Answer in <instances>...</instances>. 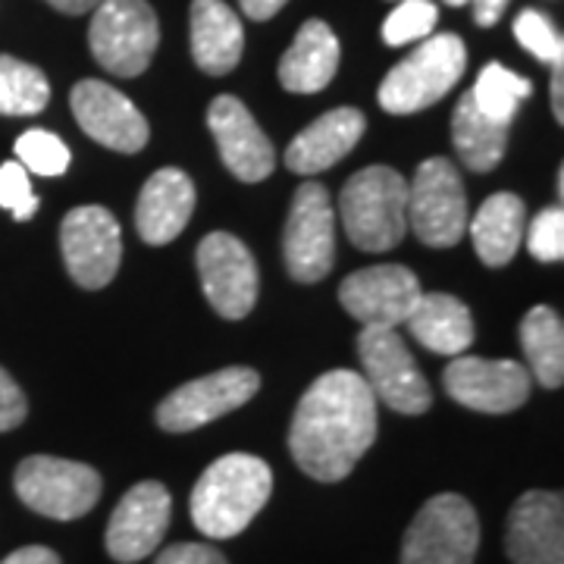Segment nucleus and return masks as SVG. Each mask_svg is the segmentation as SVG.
Segmentation results:
<instances>
[{"label":"nucleus","mask_w":564,"mask_h":564,"mask_svg":"<svg viewBox=\"0 0 564 564\" xmlns=\"http://www.w3.org/2000/svg\"><path fill=\"white\" fill-rule=\"evenodd\" d=\"M377 395L355 370L317 377L295 408L289 452L307 477L339 484L377 440Z\"/></svg>","instance_id":"nucleus-1"},{"label":"nucleus","mask_w":564,"mask_h":564,"mask_svg":"<svg viewBox=\"0 0 564 564\" xmlns=\"http://www.w3.org/2000/svg\"><path fill=\"white\" fill-rule=\"evenodd\" d=\"M273 492L270 464L232 452L210 464L192 489V524L207 540H232L251 524Z\"/></svg>","instance_id":"nucleus-2"},{"label":"nucleus","mask_w":564,"mask_h":564,"mask_svg":"<svg viewBox=\"0 0 564 564\" xmlns=\"http://www.w3.org/2000/svg\"><path fill=\"white\" fill-rule=\"evenodd\" d=\"M339 217L355 248L392 251L408 232V182L392 166H367L345 182Z\"/></svg>","instance_id":"nucleus-3"},{"label":"nucleus","mask_w":564,"mask_h":564,"mask_svg":"<svg viewBox=\"0 0 564 564\" xmlns=\"http://www.w3.org/2000/svg\"><path fill=\"white\" fill-rule=\"evenodd\" d=\"M467 69V47L458 35H426V39L389 69L380 85V107L392 117H411L440 104L462 82Z\"/></svg>","instance_id":"nucleus-4"},{"label":"nucleus","mask_w":564,"mask_h":564,"mask_svg":"<svg viewBox=\"0 0 564 564\" xmlns=\"http://www.w3.org/2000/svg\"><path fill=\"white\" fill-rule=\"evenodd\" d=\"M161 41L158 13L148 0H101L95 7L88 44L95 61L120 79L141 76Z\"/></svg>","instance_id":"nucleus-5"},{"label":"nucleus","mask_w":564,"mask_h":564,"mask_svg":"<svg viewBox=\"0 0 564 564\" xmlns=\"http://www.w3.org/2000/svg\"><path fill=\"white\" fill-rule=\"evenodd\" d=\"M480 549V521L474 505L455 492H440L408 527L402 564H474Z\"/></svg>","instance_id":"nucleus-6"},{"label":"nucleus","mask_w":564,"mask_h":564,"mask_svg":"<svg viewBox=\"0 0 564 564\" xmlns=\"http://www.w3.org/2000/svg\"><path fill=\"white\" fill-rule=\"evenodd\" d=\"M17 496L25 508L51 521L85 518L101 499V474L82 462L32 455L17 467Z\"/></svg>","instance_id":"nucleus-7"},{"label":"nucleus","mask_w":564,"mask_h":564,"mask_svg":"<svg viewBox=\"0 0 564 564\" xmlns=\"http://www.w3.org/2000/svg\"><path fill=\"white\" fill-rule=\"evenodd\" d=\"M408 229L430 248H455L467 232V192L458 166L430 158L408 185Z\"/></svg>","instance_id":"nucleus-8"},{"label":"nucleus","mask_w":564,"mask_h":564,"mask_svg":"<svg viewBox=\"0 0 564 564\" xmlns=\"http://www.w3.org/2000/svg\"><path fill=\"white\" fill-rule=\"evenodd\" d=\"M358 358L364 364L361 377L367 380V386L392 411L417 417L433 404L430 383L395 329L364 326L358 336Z\"/></svg>","instance_id":"nucleus-9"},{"label":"nucleus","mask_w":564,"mask_h":564,"mask_svg":"<svg viewBox=\"0 0 564 564\" xmlns=\"http://www.w3.org/2000/svg\"><path fill=\"white\" fill-rule=\"evenodd\" d=\"M282 254L295 282H321L336 261V214L321 182H304L282 229Z\"/></svg>","instance_id":"nucleus-10"},{"label":"nucleus","mask_w":564,"mask_h":564,"mask_svg":"<svg viewBox=\"0 0 564 564\" xmlns=\"http://www.w3.org/2000/svg\"><path fill=\"white\" fill-rule=\"evenodd\" d=\"M261 389V377L251 367H226L202 380L182 383L158 404V423L166 433H192L239 411Z\"/></svg>","instance_id":"nucleus-11"},{"label":"nucleus","mask_w":564,"mask_h":564,"mask_svg":"<svg viewBox=\"0 0 564 564\" xmlns=\"http://www.w3.org/2000/svg\"><path fill=\"white\" fill-rule=\"evenodd\" d=\"M61 251L69 276L79 282L82 289H104L113 282L120 270V223L107 207H98V204L73 207L63 217Z\"/></svg>","instance_id":"nucleus-12"},{"label":"nucleus","mask_w":564,"mask_h":564,"mask_svg":"<svg viewBox=\"0 0 564 564\" xmlns=\"http://www.w3.org/2000/svg\"><path fill=\"white\" fill-rule=\"evenodd\" d=\"M198 276L210 307L223 321H242L258 304V263L242 239L210 232L198 245Z\"/></svg>","instance_id":"nucleus-13"},{"label":"nucleus","mask_w":564,"mask_h":564,"mask_svg":"<svg viewBox=\"0 0 564 564\" xmlns=\"http://www.w3.org/2000/svg\"><path fill=\"white\" fill-rule=\"evenodd\" d=\"M421 280L402 263H380L367 267L339 285V302L364 326H402L414 304L421 302Z\"/></svg>","instance_id":"nucleus-14"},{"label":"nucleus","mask_w":564,"mask_h":564,"mask_svg":"<svg viewBox=\"0 0 564 564\" xmlns=\"http://www.w3.org/2000/svg\"><path fill=\"white\" fill-rule=\"evenodd\" d=\"M69 107L76 113L82 132L101 148L120 154H139L148 144V120L120 88L98 79H82L69 91Z\"/></svg>","instance_id":"nucleus-15"},{"label":"nucleus","mask_w":564,"mask_h":564,"mask_svg":"<svg viewBox=\"0 0 564 564\" xmlns=\"http://www.w3.org/2000/svg\"><path fill=\"white\" fill-rule=\"evenodd\" d=\"M445 392L464 408L480 414H508L530 399V373L518 361H489V358H464L445 367Z\"/></svg>","instance_id":"nucleus-16"},{"label":"nucleus","mask_w":564,"mask_h":564,"mask_svg":"<svg viewBox=\"0 0 564 564\" xmlns=\"http://www.w3.org/2000/svg\"><path fill=\"white\" fill-rule=\"evenodd\" d=\"M173 518L170 489L158 480L135 484L110 514L107 524V552L120 564H132L148 558L161 540Z\"/></svg>","instance_id":"nucleus-17"},{"label":"nucleus","mask_w":564,"mask_h":564,"mask_svg":"<svg viewBox=\"0 0 564 564\" xmlns=\"http://www.w3.org/2000/svg\"><path fill=\"white\" fill-rule=\"evenodd\" d=\"M207 126L226 170L242 182H263L276 166V151L251 110L232 95H220L207 110Z\"/></svg>","instance_id":"nucleus-18"},{"label":"nucleus","mask_w":564,"mask_h":564,"mask_svg":"<svg viewBox=\"0 0 564 564\" xmlns=\"http://www.w3.org/2000/svg\"><path fill=\"white\" fill-rule=\"evenodd\" d=\"M505 549L514 564H564L562 492H524L508 514Z\"/></svg>","instance_id":"nucleus-19"},{"label":"nucleus","mask_w":564,"mask_h":564,"mask_svg":"<svg viewBox=\"0 0 564 564\" xmlns=\"http://www.w3.org/2000/svg\"><path fill=\"white\" fill-rule=\"evenodd\" d=\"M364 129H367V117L358 107H336L292 139V144L285 148V166L295 176L323 173L355 151Z\"/></svg>","instance_id":"nucleus-20"},{"label":"nucleus","mask_w":564,"mask_h":564,"mask_svg":"<svg viewBox=\"0 0 564 564\" xmlns=\"http://www.w3.org/2000/svg\"><path fill=\"white\" fill-rule=\"evenodd\" d=\"M195 214V182L176 166H163L141 188L135 204V229L141 242L166 245L188 226Z\"/></svg>","instance_id":"nucleus-21"},{"label":"nucleus","mask_w":564,"mask_h":564,"mask_svg":"<svg viewBox=\"0 0 564 564\" xmlns=\"http://www.w3.org/2000/svg\"><path fill=\"white\" fill-rule=\"evenodd\" d=\"M339 61H343V47L336 32L323 20H307L299 29L292 47L282 54V88L292 95H317L333 82Z\"/></svg>","instance_id":"nucleus-22"},{"label":"nucleus","mask_w":564,"mask_h":564,"mask_svg":"<svg viewBox=\"0 0 564 564\" xmlns=\"http://www.w3.org/2000/svg\"><path fill=\"white\" fill-rule=\"evenodd\" d=\"M245 51L239 13L223 0H192V57L207 76L232 73Z\"/></svg>","instance_id":"nucleus-23"},{"label":"nucleus","mask_w":564,"mask_h":564,"mask_svg":"<svg viewBox=\"0 0 564 564\" xmlns=\"http://www.w3.org/2000/svg\"><path fill=\"white\" fill-rule=\"evenodd\" d=\"M404 323L423 348L445 358H458L474 343V317L467 304L448 292H423Z\"/></svg>","instance_id":"nucleus-24"},{"label":"nucleus","mask_w":564,"mask_h":564,"mask_svg":"<svg viewBox=\"0 0 564 564\" xmlns=\"http://www.w3.org/2000/svg\"><path fill=\"white\" fill-rule=\"evenodd\" d=\"M527 210L524 202L511 192H499L492 198H486L484 207L477 210L474 220H467L470 229V242L477 258L486 267H505L518 254L521 239H524Z\"/></svg>","instance_id":"nucleus-25"},{"label":"nucleus","mask_w":564,"mask_h":564,"mask_svg":"<svg viewBox=\"0 0 564 564\" xmlns=\"http://www.w3.org/2000/svg\"><path fill=\"white\" fill-rule=\"evenodd\" d=\"M452 141L464 166H470L474 173H489L502 163L508 151V126L486 120L470 95H462L452 117Z\"/></svg>","instance_id":"nucleus-26"},{"label":"nucleus","mask_w":564,"mask_h":564,"mask_svg":"<svg viewBox=\"0 0 564 564\" xmlns=\"http://www.w3.org/2000/svg\"><path fill=\"white\" fill-rule=\"evenodd\" d=\"M521 348L536 383L545 389H558L564 383V323L552 307L536 304L527 311L521 321Z\"/></svg>","instance_id":"nucleus-27"},{"label":"nucleus","mask_w":564,"mask_h":564,"mask_svg":"<svg viewBox=\"0 0 564 564\" xmlns=\"http://www.w3.org/2000/svg\"><path fill=\"white\" fill-rule=\"evenodd\" d=\"M467 95L486 120L511 126L518 117V107L533 95V82L511 73L502 63H486L484 73L477 76V85Z\"/></svg>","instance_id":"nucleus-28"},{"label":"nucleus","mask_w":564,"mask_h":564,"mask_svg":"<svg viewBox=\"0 0 564 564\" xmlns=\"http://www.w3.org/2000/svg\"><path fill=\"white\" fill-rule=\"evenodd\" d=\"M51 101V82L32 63L0 54V113L35 117Z\"/></svg>","instance_id":"nucleus-29"},{"label":"nucleus","mask_w":564,"mask_h":564,"mask_svg":"<svg viewBox=\"0 0 564 564\" xmlns=\"http://www.w3.org/2000/svg\"><path fill=\"white\" fill-rule=\"evenodd\" d=\"M17 161L35 176H63L73 163L69 148L47 129H29L17 139Z\"/></svg>","instance_id":"nucleus-30"},{"label":"nucleus","mask_w":564,"mask_h":564,"mask_svg":"<svg viewBox=\"0 0 564 564\" xmlns=\"http://www.w3.org/2000/svg\"><path fill=\"white\" fill-rule=\"evenodd\" d=\"M436 20H440V10L433 0H399V7L383 22V41L389 47L421 41L433 35Z\"/></svg>","instance_id":"nucleus-31"},{"label":"nucleus","mask_w":564,"mask_h":564,"mask_svg":"<svg viewBox=\"0 0 564 564\" xmlns=\"http://www.w3.org/2000/svg\"><path fill=\"white\" fill-rule=\"evenodd\" d=\"M514 39L536 61L549 63V66H564L562 32L540 10H521L518 13V20H514Z\"/></svg>","instance_id":"nucleus-32"},{"label":"nucleus","mask_w":564,"mask_h":564,"mask_svg":"<svg viewBox=\"0 0 564 564\" xmlns=\"http://www.w3.org/2000/svg\"><path fill=\"white\" fill-rule=\"evenodd\" d=\"M527 248L536 261L558 263L564 258V210L562 207H545L530 223Z\"/></svg>","instance_id":"nucleus-33"},{"label":"nucleus","mask_w":564,"mask_h":564,"mask_svg":"<svg viewBox=\"0 0 564 564\" xmlns=\"http://www.w3.org/2000/svg\"><path fill=\"white\" fill-rule=\"evenodd\" d=\"M0 207L13 210V217L20 223L32 220L39 210V198L32 192L29 170L20 161L0 163Z\"/></svg>","instance_id":"nucleus-34"},{"label":"nucleus","mask_w":564,"mask_h":564,"mask_svg":"<svg viewBox=\"0 0 564 564\" xmlns=\"http://www.w3.org/2000/svg\"><path fill=\"white\" fill-rule=\"evenodd\" d=\"M29 414V402H25V392L20 383L0 367V433L7 430H17Z\"/></svg>","instance_id":"nucleus-35"},{"label":"nucleus","mask_w":564,"mask_h":564,"mask_svg":"<svg viewBox=\"0 0 564 564\" xmlns=\"http://www.w3.org/2000/svg\"><path fill=\"white\" fill-rule=\"evenodd\" d=\"M158 564H226V558L214 545L176 543L170 545V549H163Z\"/></svg>","instance_id":"nucleus-36"},{"label":"nucleus","mask_w":564,"mask_h":564,"mask_svg":"<svg viewBox=\"0 0 564 564\" xmlns=\"http://www.w3.org/2000/svg\"><path fill=\"white\" fill-rule=\"evenodd\" d=\"M0 564H63L61 555L47 545H22L17 552H10Z\"/></svg>","instance_id":"nucleus-37"},{"label":"nucleus","mask_w":564,"mask_h":564,"mask_svg":"<svg viewBox=\"0 0 564 564\" xmlns=\"http://www.w3.org/2000/svg\"><path fill=\"white\" fill-rule=\"evenodd\" d=\"M508 3H511V0H470V7H474V22L484 25V29H492L496 22L502 20Z\"/></svg>","instance_id":"nucleus-38"},{"label":"nucleus","mask_w":564,"mask_h":564,"mask_svg":"<svg viewBox=\"0 0 564 564\" xmlns=\"http://www.w3.org/2000/svg\"><path fill=\"white\" fill-rule=\"evenodd\" d=\"M285 3H289V0H239V7H242L245 17L254 22L273 20Z\"/></svg>","instance_id":"nucleus-39"},{"label":"nucleus","mask_w":564,"mask_h":564,"mask_svg":"<svg viewBox=\"0 0 564 564\" xmlns=\"http://www.w3.org/2000/svg\"><path fill=\"white\" fill-rule=\"evenodd\" d=\"M564 66H555L552 73V85H549V101H552V113H555V122L562 126L564 122V79H562Z\"/></svg>","instance_id":"nucleus-40"},{"label":"nucleus","mask_w":564,"mask_h":564,"mask_svg":"<svg viewBox=\"0 0 564 564\" xmlns=\"http://www.w3.org/2000/svg\"><path fill=\"white\" fill-rule=\"evenodd\" d=\"M47 3L66 17H82V13H91L101 0H47Z\"/></svg>","instance_id":"nucleus-41"},{"label":"nucleus","mask_w":564,"mask_h":564,"mask_svg":"<svg viewBox=\"0 0 564 564\" xmlns=\"http://www.w3.org/2000/svg\"><path fill=\"white\" fill-rule=\"evenodd\" d=\"M448 7H464V3H470V0H443Z\"/></svg>","instance_id":"nucleus-42"}]
</instances>
